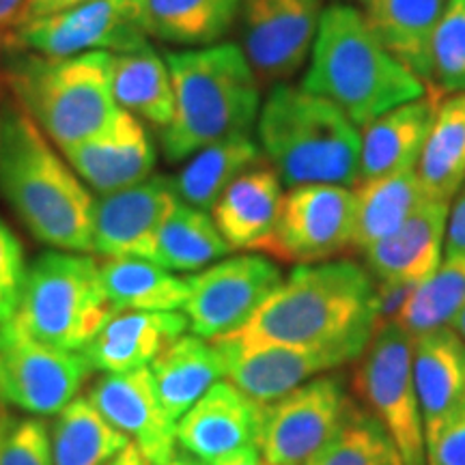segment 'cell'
<instances>
[{"mask_svg": "<svg viewBox=\"0 0 465 465\" xmlns=\"http://www.w3.org/2000/svg\"><path fill=\"white\" fill-rule=\"evenodd\" d=\"M375 281L356 261L298 265L246 325L216 341L232 345H369Z\"/></svg>", "mask_w": 465, "mask_h": 465, "instance_id": "cell-1", "label": "cell"}, {"mask_svg": "<svg viewBox=\"0 0 465 465\" xmlns=\"http://www.w3.org/2000/svg\"><path fill=\"white\" fill-rule=\"evenodd\" d=\"M0 194L39 242L93 252L95 201L22 108L0 124Z\"/></svg>", "mask_w": 465, "mask_h": 465, "instance_id": "cell-2", "label": "cell"}, {"mask_svg": "<svg viewBox=\"0 0 465 465\" xmlns=\"http://www.w3.org/2000/svg\"><path fill=\"white\" fill-rule=\"evenodd\" d=\"M300 86L336 104L358 127L427 93L383 48L360 9L342 3L323 9Z\"/></svg>", "mask_w": 465, "mask_h": 465, "instance_id": "cell-3", "label": "cell"}, {"mask_svg": "<svg viewBox=\"0 0 465 465\" xmlns=\"http://www.w3.org/2000/svg\"><path fill=\"white\" fill-rule=\"evenodd\" d=\"M174 113L162 130L168 162H182L207 144L250 134L261 113L259 78L237 44L168 52Z\"/></svg>", "mask_w": 465, "mask_h": 465, "instance_id": "cell-4", "label": "cell"}, {"mask_svg": "<svg viewBox=\"0 0 465 465\" xmlns=\"http://www.w3.org/2000/svg\"><path fill=\"white\" fill-rule=\"evenodd\" d=\"M257 134L287 188L360 183V127L322 95L274 84L261 104Z\"/></svg>", "mask_w": 465, "mask_h": 465, "instance_id": "cell-5", "label": "cell"}, {"mask_svg": "<svg viewBox=\"0 0 465 465\" xmlns=\"http://www.w3.org/2000/svg\"><path fill=\"white\" fill-rule=\"evenodd\" d=\"M22 110L61 151L106 130L119 113L113 95V54L26 56L9 65Z\"/></svg>", "mask_w": 465, "mask_h": 465, "instance_id": "cell-6", "label": "cell"}, {"mask_svg": "<svg viewBox=\"0 0 465 465\" xmlns=\"http://www.w3.org/2000/svg\"><path fill=\"white\" fill-rule=\"evenodd\" d=\"M113 315L95 259L50 250L33 261L11 323L44 345L80 351Z\"/></svg>", "mask_w": 465, "mask_h": 465, "instance_id": "cell-7", "label": "cell"}, {"mask_svg": "<svg viewBox=\"0 0 465 465\" xmlns=\"http://www.w3.org/2000/svg\"><path fill=\"white\" fill-rule=\"evenodd\" d=\"M414 339L397 322L380 325L358 358L353 391L383 431L403 465H427V441L411 366Z\"/></svg>", "mask_w": 465, "mask_h": 465, "instance_id": "cell-8", "label": "cell"}, {"mask_svg": "<svg viewBox=\"0 0 465 465\" xmlns=\"http://www.w3.org/2000/svg\"><path fill=\"white\" fill-rule=\"evenodd\" d=\"M7 39L15 48L44 56L132 52L149 44L147 0H91L63 14L26 22Z\"/></svg>", "mask_w": 465, "mask_h": 465, "instance_id": "cell-9", "label": "cell"}, {"mask_svg": "<svg viewBox=\"0 0 465 465\" xmlns=\"http://www.w3.org/2000/svg\"><path fill=\"white\" fill-rule=\"evenodd\" d=\"M356 194L342 185H300L282 194L274 229L259 250L263 254L312 265L351 248Z\"/></svg>", "mask_w": 465, "mask_h": 465, "instance_id": "cell-10", "label": "cell"}, {"mask_svg": "<svg viewBox=\"0 0 465 465\" xmlns=\"http://www.w3.org/2000/svg\"><path fill=\"white\" fill-rule=\"evenodd\" d=\"M339 375H322L267 405L259 450L270 465H304L356 410Z\"/></svg>", "mask_w": 465, "mask_h": 465, "instance_id": "cell-11", "label": "cell"}, {"mask_svg": "<svg viewBox=\"0 0 465 465\" xmlns=\"http://www.w3.org/2000/svg\"><path fill=\"white\" fill-rule=\"evenodd\" d=\"M93 373L83 351H65L31 339L9 323L0 332V401L50 416L78 397Z\"/></svg>", "mask_w": 465, "mask_h": 465, "instance_id": "cell-12", "label": "cell"}, {"mask_svg": "<svg viewBox=\"0 0 465 465\" xmlns=\"http://www.w3.org/2000/svg\"><path fill=\"white\" fill-rule=\"evenodd\" d=\"M282 282L276 263L261 254H240L220 261L188 278V300L183 315L194 336L216 341L226 336L257 312V308Z\"/></svg>", "mask_w": 465, "mask_h": 465, "instance_id": "cell-13", "label": "cell"}, {"mask_svg": "<svg viewBox=\"0 0 465 465\" xmlns=\"http://www.w3.org/2000/svg\"><path fill=\"white\" fill-rule=\"evenodd\" d=\"M322 0H242V50L263 83H282L304 67L315 44Z\"/></svg>", "mask_w": 465, "mask_h": 465, "instance_id": "cell-14", "label": "cell"}, {"mask_svg": "<svg viewBox=\"0 0 465 465\" xmlns=\"http://www.w3.org/2000/svg\"><path fill=\"white\" fill-rule=\"evenodd\" d=\"M224 356V371L235 388L257 403L272 405L315 377L362 356L366 347L332 345H232L212 341Z\"/></svg>", "mask_w": 465, "mask_h": 465, "instance_id": "cell-15", "label": "cell"}, {"mask_svg": "<svg viewBox=\"0 0 465 465\" xmlns=\"http://www.w3.org/2000/svg\"><path fill=\"white\" fill-rule=\"evenodd\" d=\"M179 203L168 177H149L130 188L102 194L93 209V252L106 259H149L162 224Z\"/></svg>", "mask_w": 465, "mask_h": 465, "instance_id": "cell-16", "label": "cell"}, {"mask_svg": "<svg viewBox=\"0 0 465 465\" xmlns=\"http://www.w3.org/2000/svg\"><path fill=\"white\" fill-rule=\"evenodd\" d=\"M86 399L136 444L149 465H164L174 457L177 422L166 416L147 366L127 373H106Z\"/></svg>", "mask_w": 465, "mask_h": 465, "instance_id": "cell-17", "label": "cell"}, {"mask_svg": "<svg viewBox=\"0 0 465 465\" xmlns=\"http://www.w3.org/2000/svg\"><path fill=\"white\" fill-rule=\"evenodd\" d=\"M267 405L257 403L231 381L213 383L177 422V444L203 463L259 446Z\"/></svg>", "mask_w": 465, "mask_h": 465, "instance_id": "cell-18", "label": "cell"}, {"mask_svg": "<svg viewBox=\"0 0 465 465\" xmlns=\"http://www.w3.org/2000/svg\"><path fill=\"white\" fill-rule=\"evenodd\" d=\"M72 168L100 194L130 188L151 177L155 147L141 119L119 108L106 130L63 151Z\"/></svg>", "mask_w": 465, "mask_h": 465, "instance_id": "cell-19", "label": "cell"}, {"mask_svg": "<svg viewBox=\"0 0 465 465\" xmlns=\"http://www.w3.org/2000/svg\"><path fill=\"white\" fill-rule=\"evenodd\" d=\"M188 328V317L179 311H121L80 351L93 371L127 373L153 362Z\"/></svg>", "mask_w": 465, "mask_h": 465, "instance_id": "cell-20", "label": "cell"}, {"mask_svg": "<svg viewBox=\"0 0 465 465\" xmlns=\"http://www.w3.org/2000/svg\"><path fill=\"white\" fill-rule=\"evenodd\" d=\"M449 212V201H424L397 231L366 250L371 276L380 282L427 281L444 261Z\"/></svg>", "mask_w": 465, "mask_h": 465, "instance_id": "cell-21", "label": "cell"}, {"mask_svg": "<svg viewBox=\"0 0 465 465\" xmlns=\"http://www.w3.org/2000/svg\"><path fill=\"white\" fill-rule=\"evenodd\" d=\"M438 106L424 93L360 127V182L416 171Z\"/></svg>", "mask_w": 465, "mask_h": 465, "instance_id": "cell-22", "label": "cell"}, {"mask_svg": "<svg viewBox=\"0 0 465 465\" xmlns=\"http://www.w3.org/2000/svg\"><path fill=\"white\" fill-rule=\"evenodd\" d=\"M411 366L429 444L465 397V341L452 328L416 336Z\"/></svg>", "mask_w": 465, "mask_h": 465, "instance_id": "cell-23", "label": "cell"}, {"mask_svg": "<svg viewBox=\"0 0 465 465\" xmlns=\"http://www.w3.org/2000/svg\"><path fill=\"white\" fill-rule=\"evenodd\" d=\"M383 48L429 86L431 39L449 0H358Z\"/></svg>", "mask_w": 465, "mask_h": 465, "instance_id": "cell-24", "label": "cell"}, {"mask_svg": "<svg viewBox=\"0 0 465 465\" xmlns=\"http://www.w3.org/2000/svg\"><path fill=\"white\" fill-rule=\"evenodd\" d=\"M281 203V177L270 164L259 162L223 192L212 218L231 250H259L274 229Z\"/></svg>", "mask_w": 465, "mask_h": 465, "instance_id": "cell-25", "label": "cell"}, {"mask_svg": "<svg viewBox=\"0 0 465 465\" xmlns=\"http://www.w3.org/2000/svg\"><path fill=\"white\" fill-rule=\"evenodd\" d=\"M155 391L166 416L179 422L185 411L213 383L226 377L224 356L218 345L201 336H179L151 362Z\"/></svg>", "mask_w": 465, "mask_h": 465, "instance_id": "cell-26", "label": "cell"}, {"mask_svg": "<svg viewBox=\"0 0 465 465\" xmlns=\"http://www.w3.org/2000/svg\"><path fill=\"white\" fill-rule=\"evenodd\" d=\"M104 295L113 312L182 311L188 300V278L149 259L114 257L100 263Z\"/></svg>", "mask_w": 465, "mask_h": 465, "instance_id": "cell-27", "label": "cell"}, {"mask_svg": "<svg viewBox=\"0 0 465 465\" xmlns=\"http://www.w3.org/2000/svg\"><path fill=\"white\" fill-rule=\"evenodd\" d=\"M259 162H263V151L250 134L223 138L190 155L188 164L173 179L174 192L185 205L212 212L223 192Z\"/></svg>", "mask_w": 465, "mask_h": 465, "instance_id": "cell-28", "label": "cell"}, {"mask_svg": "<svg viewBox=\"0 0 465 465\" xmlns=\"http://www.w3.org/2000/svg\"><path fill=\"white\" fill-rule=\"evenodd\" d=\"M416 174L433 201L450 203L465 185V93L440 102Z\"/></svg>", "mask_w": 465, "mask_h": 465, "instance_id": "cell-29", "label": "cell"}, {"mask_svg": "<svg viewBox=\"0 0 465 465\" xmlns=\"http://www.w3.org/2000/svg\"><path fill=\"white\" fill-rule=\"evenodd\" d=\"M113 95L116 106L164 130L174 113L173 80L166 58L149 44L138 50L113 54Z\"/></svg>", "mask_w": 465, "mask_h": 465, "instance_id": "cell-30", "label": "cell"}, {"mask_svg": "<svg viewBox=\"0 0 465 465\" xmlns=\"http://www.w3.org/2000/svg\"><path fill=\"white\" fill-rule=\"evenodd\" d=\"M356 188V226L351 248L358 252H366L397 231L427 201L416 171L366 179Z\"/></svg>", "mask_w": 465, "mask_h": 465, "instance_id": "cell-31", "label": "cell"}, {"mask_svg": "<svg viewBox=\"0 0 465 465\" xmlns=\"http://www.w3.org/2000/svg\"><path fill=\"white\" fill-rule=\"evenodd\" d=\"M242 0H147V31L174 45L220 44L240 20Z\"/></svg>", "mask_w": 465, "mask_h": 465, "instance_id": "cell-32", "label": "cell"}, {"mask_svg": "<svg viewBox=\"0 0 465 465\" xmlns=\"http://www.w3.org/2000/svg\"><path fill=\"white\" fill-rule=\"evenodd\" d=\"M50 441L54 465H106L132 444L89 399H74L58 411Z\"/></svg>", "mask_w": 465, "mask_h": 465, "instance_id": "cell-33", "label": "cell"}, {"mask_svg": "<svg viewBox=\"0 0 465 465\" xmlns=\"http://www.w3.org/2000/svg\"><path fill=\"white\" fill-rule=\"evenodd\" d=\"M232 252L203 209L179 203L162 224L149 261L171 272H199Z\"/></svg>", "mask_w": 465, "mask_h": 465, "instance_id": "cell-34", "label": "cell"}, {"mask_svg": "<svg viewBox=\"0 0 465 465\" xmlns=\"http://www.w3.org/2000/svg\"><path fill=\"white\" fill-rule=\"evenodd\" d=\"M463 302L465 257H444L438 270L414 289L397 323L411 339L440 328H450Z\"/></svg>", "mask_w": 465, "mask_h": 465, "instance_id": "cell-35", "label": "cell"}, {"mask_svg": "<svg viewBox=\"0 0 465 465\" xmlns=\"http://www.w3.org/2000/svg\"><path fill=\"white\" fill-rule=\"evenodd\" d=\"M304 465H403V459L381 424L356 407L341 431Z\"/></svg>", "mask_w": 465, "mask_h": 465, "instance_id": "cell-36", "label": "cell"}, {"mask_svg": "<svg viewBox=\"0 0 465 465\" xmlns=\"http://www.w3.org/2000/svg\"><path fill=\"white\" fill-rule=\"evenodd\" d=\"M465 93V0H449L431 39V80L429 95Z\"/></svg>", "mask_w": 465, "mask_h": 465, "instance_id": "cell-37", "label": "cell"}, {"mask_svg": "<svg viewBox=\"0 0 465 465\" xmlns=\"http://www.w3.org/2000/svg\"><path fill=\"white\" fill-rule=\"evenodd\" d=\"M0 465H54L48 427L0 411Z\"/></svg>", "mask_w": 465, "mask_h": 465, "instance_id": "cell-38", "label": "cell"}, {"mask_svg": "<svg viewBox=\"0 0 465 465\" xmlns=\"http://www.w3.org/2000/svg\"><path fill=\"white\" fill-rule=\"evenodd\" d=\"M25 250L5 223H0V332L11 323L25 282Z\"/></svg>", "mask_w": 465, "mask_h": 465, "instance_id": "cell-39", "label": "cell"}, {"mask_svg": "<svg viewBox=\"0 0 465 465\" xmlns=\"http://www.w3.org/2000/svg\"><path fill=\"white\" fill-rule=\"evenodd\" d=\"M427 465H465V397L427 444Z\"/></svg>", "mask_w": 465, "mask_h": 465, "instance_id": "cell-40", "label": "cell"}, {"mask_svg": "<svg viewBox=\"0 0 465 465\" xmlns=\"http://www.w3.org/2000/svg\"><path fill=\"white\" fill-rule=\"evenodd\" d=\"M418 287L416 282H380L375 284V295H373V317H375V328L380 325L397 322L401 311H403L407 300L411 298L414 289Z\"/></svg>", "mask_w": 465, "mask_h": 465, "instance_id": "cell-41", "label": "cell"}, {"mask_svg": "<svg viewBox=\"0 0 465 465\" xmlns=\"http://www.w3.org/2000/svg\"><path fill=\"white\" fill-rule=\"evenodd\" d=\"M444 257H465V185L450 201Z\"/></svg>", "mask_w": 465, "mask_h": 465, "instance_id": "cell-42", "label": "cell"}, {"mask_svg": "<svg viewBox=\"0 0 465 465\" xmlns=\"http://www.w3.org/2000/svg\"><path fill=\"white\" fill-rule=\"evenodd\" d=\"M84 3H91V0H28L25 14H22L20 26L31 20H39V17L56 15V14H63V11L75 9Z\"/></svg>", "mask_w": 465, "mask_h": 465, "instance_id": "cell-43", "label": "cell"}, {"mask_svg": "<svg viewBox=\"0 0 465 465\" xmlns=\"http://www.w3.org/2000/svg\"><path fill=\"white\" fill-rule=\"evenodd\" d=\"M28 0H0V33L9 35L22 22Z\"/></svg>", "mask_w": 465, "mask_h": 465, "instance_id": "cell-44", "label": "cell"}, {"mask_svg": "<svg viewBox=\"0 0 465 465\" xmlns=\"http://www.w3.org/2000/svg\"><path fill=\"white\" fill-rule=\"evenodd\" d=\"M209 465H270V463H267L263 455H261L259 446H248V449L235 450L231 452V455L220 457Z\"/></svg>", "mask_w": 465, "mask_h": 465, "instance_id": "cell-45", "label": "cell"}, {"mask_svg": "<svg viewBox=\"0 0 465 465\" xmlns=\"http://www.w3.org/2000/svg\"><path fill=\"white\" fill-rule=\"evenodd\" d=\"M106 465H149V463L144 461L143 452L136 449V444H127L125 449L116 457L110 459Z\"/></svg>", "mask_w": 465, "mask_h": 465, "instance_id": "cell-46", "label": "cell"}, {"mask_svg": "<svg viewBox=\"0 0 465 465\" xmlns=\"http://www.w3.org/2000/svg\"><path fill=\"white\" fill-rule=\"evenodd\" d=\"M450 328L455 330V332L465 341V302H463V306L459 308V312L455 315V319H452Z\"/></svg>", "mask_w": 465, "mask_h": 465, "instance_id": "cell-47", "label": "cell"}, {"mask_svg": "<svg viewBox=\"0 0 465 465\" xmlns=\"http://www.w3.org/2000/svg\"><path fill=\"white\" fill-rule=\"evenodd\" d=\"M164 465H205V463L190 455V457H173L171 461H166Z\"/></svg>", "mask_w": 465, "mask_h": 465, "instance_id": "cell-48", "label": "cell"}, {"mask_svg": "<svg viewBox=\"0 0 465 465\" xmlns=\"http://www.w3.org/2000/svg\"><path fill=\"white\" fill-rule=\"evenodd\" d=\"M0 124H3V119H0Z\"/></svg>", "mask_w": 465, "mask_h": 465, "instance_id": "cell-49", "label": "cell"}]
</instances>
